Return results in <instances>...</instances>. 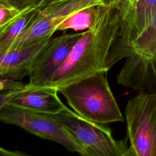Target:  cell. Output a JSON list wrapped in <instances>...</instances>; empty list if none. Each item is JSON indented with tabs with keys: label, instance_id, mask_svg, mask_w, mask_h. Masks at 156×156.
Listing matches in <instances>:
<instances>
[{
	"label": "cell",
	"instance_id": "obj_1",
	"mask_svg": "<svg viewBox=\"0 0 156 156\" xmlns=\"http://www.w3.org/2000/svg\"><path fill=\"white\" fill-rule=\"evenodd\" d=\"M122 2L97 6L93 27L83 32L66 60L44 87H53L58 91L64 86L99 71L107 72L115 65L113 51L122 21Z\"/></svg>",
	"mask_w": 156,
	"mask_h": 156
},
{
	"label": "cell",
	"instance_id": "obj_2",
	"mask_svg": "<svg viewBox=\"0 0 156 156\" xmlns=\"http://www.w3.org/2000/svg\"><path fill=\"white\" fill-rule=\"evenodd\" d=\"M69 105L80 116L107 124L124 118L109 86L107 71H99L58 90Z\"/></svg>",
	"mask_w": 156,
	"mask_h": 156
},
{
	"label": "cell",
	"instance_id": "obj_3",
	"mask_svg": "<svg viewBox=\"0 0 156 156\" xmlns=\"http://www.w3.org/2000/svg\"><path fill=\"white\" fill-rule=\"evenodd\" d=\"M53 115L85 148L88 156H131L127 138L115 140L105 124L88 120L68 107Z\"/></svg>",
	"mask_w": 156,
	"mask_h": 156
},
{
	"label": "cell",
	"instance_id": "obj_4",
	"mask_svg": "<svg viewBox=\"0 0 156 156\" xmlns=\"http://www.w3.org/2000/svg\"><path fill=\"white\" fill-rule=\"evenodd\" d=\"M131 156H156V93H139L125 108Z\"/></svg>",
	"mask_w": 156,
	"mask_h": 156
},
{
	"label": "cell",
	"instance_id": "obj_5",
	"mask_svg": "<svg viewBox=\"0 0 156 156\" xmlns=\"http://www.w3.org/2000/svg\"><path fill=\"white\" fill-rule=\"evenodd\" d=\"M0 119L4 123L17 126L41 138L59 143L70 152L88 156L85 148L53 115L4 105L0 107Z\"/></svg>",
	"mask_w": 156,
	"mask_h": 156
},
{
	"label": "cell",
	"instance_id": "obj_6",
	"mask_svg": "<svg viewBox=\"0 0 156 156\" xmlns=\"http://www.w3.org/2000/svg\"><path fill=\"white\" fill-rule=\"evenodd\" d=\"M0 90V107L7 105L51 115L67 107L59 98L58 90L53 87L30 86L19 80L1 78Z\"/></svg>",
	"mask_w": 156,
	"mask_h": 156
},
{
	"label": "cell",
	"instance_id": "obj_7",
	"mask_svg": "<svg viewBox=\"0 0 156 156\" xmlns=\"http://www.w3.org/2000/svg\"><path fill=\"white\" fill-rule=\"evenodd\" d=\"M102 4H106L102 0H52L38 8L34 21L18 37L9 50L52 37L58 25L74 13Z\"/></svg>",
	"mask_w": 156,
	"mask_h": 156
},
{
	"label": "cell",
	"instance_id": "obj_8",
	"mask_svg": "<svg viewBox=\"0 0 156 156\" xmlns=\"http://www.w3.org/2000/svg\"><path fill=\"white\" fill-rule=\"evenodd\" d=\"M82 34L65 33L52 38L35 63L29 75L28 85L37 87L47 85Z\"/></svg>",
	"mask_w": 156,
	"mask_h": 156
},
{
	"label": "cell",
	"instance_id": "obj_9",
	"mask_svg": "<svg viewBox=\"0 0 156 156\" xmlns=\"http://www.w3.org/2000/svg\"><path fill=\"white\" fill-rule=\"evenodd\" d=\"M116 80L139 93H156V51L126 58Z\"/></svg>",
	"mask_w": 156,
	"mask_h": 156
},
{
	"label": "cell",
	"instance_id": "obj_10",
	"mask_svg": "<svg viewBox=\"0 0 156 156\" xmlns=\"http://www.w3.org/2000/svg\"><path fill=\"white\" fill-rule=\"evenodd\" d=\"M52 37L9 50L0 55V77L20 80L29 76Z\"/></svg>",
	"mask_w": 156,
	"mask_h": 156
},
{
	"label": "cell",
	"instance_id": "obj_11",
	"mask_svg": "<svg viewBox=\"0 0 156 156\" xmlns=\"http://www.w3.org/2000/svg\"><path fill=\"white\" fill-rule=\"evenodd\" d=\"M38 8L29 7L18 19L0 30V55L7 52L18 37L29 26L38 13Z\"/></svg>",
	"mask_w": 156,
	"mask_h": 156
},
{
	"label": "cell",
	"instance_id": "obj_12",
	"mask_svg": "<svg viewBox=\"0 0 156 156\" xmlns=\"http://www.w3.org/2000/svg\"><path fill=\"white\" fill-rule=\"evenodd\" d=\"M97 6L82 9L64 20L57 27V31L72 29L74 31L91 29L95 23Z\"/></svg>",
	"mask_w": 156,
	"mask_h": 156
},
{
	"label": "cell",
	"instance_id": "obj_13",
	"mask_svg": "<svg viewBox=\"0 0 156 156\" xmlns=\"http://www.w3.org/2000/svg\"><path fill=\"white\" fill-rule=\"evenodd\" d=\"M156 51V15L150 25L129 46L127 57ZM126 57V58H127Z\"/></svg>",
	"mask_w": 156,
	"mask_h": 156
},
{
	"label": "cell",
	"instance_id": "obj_14",
	"mask_svg": "<svg viewBox=\"0 0 156 156\" xmlns=\"http://www.w3.org/2000/svg\"><path fill=\"white\" fill-rule=\"evenodd\" d=\"M29 7L20 9L9 0H0V30L6 28L20 17Z\"/></svg>",
	"mask_w": 156,
	"mask_h": 156
},
{
	"label": "cell",
	"instance_id": "obj_15",
	"mask_svg": "<svg viewBox=\"0 0 156 156\" xmlns=\"http://www.w3.org/2000/svg\"><path fill=\"white\" fill-rule=\"evenodd\" d=\"M16 7L23 9L28 7H36L39 8L44 0H9Z\"/></svg>",
	"mask_w": 156,
	"mask_h": 156
},
{
	"label": "cell",
	"instance_id": "obj_16",
	"mask_svg": "<svg viewBox=\"0 0 156 156\" xmlns=\"http://www.w3.org/2000/svg\"><path fill=\"white\" fill-rule=\"evenodd\" d=\"M0 154L1 155L4 156H25L28 155L27 154L22 152L21 151H8L3 147L0 148Z\"/></svg>",
	"mask_w": 156,
	"mask_h": 156
},
{
	"label": "cell",
	"instance_id": "obj_17",
	"mask_svg": "<svg viewBox=\"0 0 156 156\" xmlns=\"http://www.w3.org/2000/svg\"><path fill=\"white\" fill-rule=\"evenodd\" d=\"M52 0H44L42 4H41V5L40 6L39 8L42 7L43 6H44V5H46V4H48V2H49L50 1H51ZM105 4H112V5H115V4H118L120 2H121L122 1H123L124 0H102Z\"/></svg>",
	"mask_w": 156,
	"mask_h": 156
},
{
	"label": "cell",
	"instance_id": "obj_18",
	"mask_svg": "<svg viewBox=\"0 0 156 156\" xmlns=\"http://www.w3.org/2000/svg\"><path fill=\"white\" fill-rule=\"evenodd\" d=\"M132 1H134V0H132Z\"/></svg>",
	"mask_w": 156,
	"mask_h": 156
}]
</instances>
